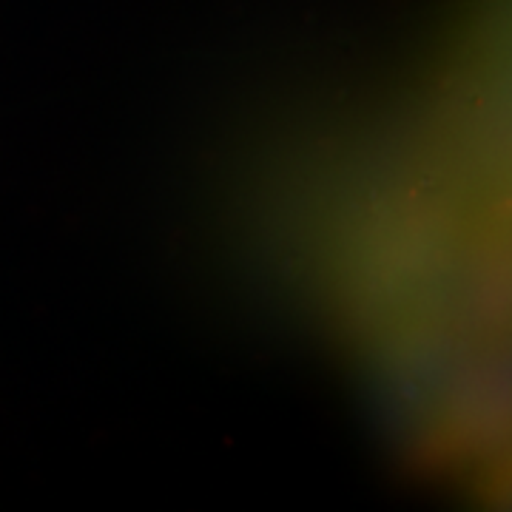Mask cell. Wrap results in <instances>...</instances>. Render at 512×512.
<instances>
[]
</instances>
